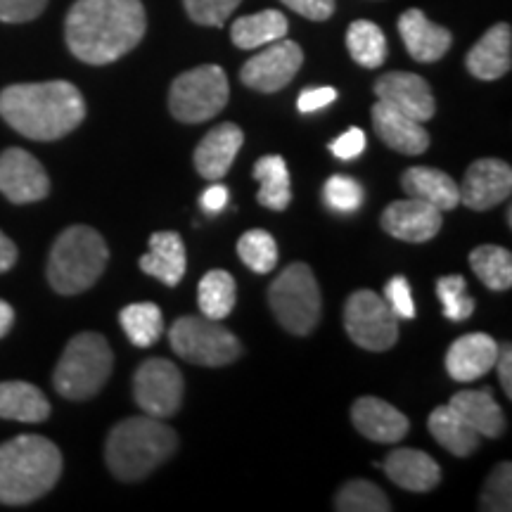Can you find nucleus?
<instances>
[{
	"mask_svg": "<svg viewBox=\"0 0 512 512\" xmlns=\"http://www.w3.org/2000/svg\"><path fill=\"white\" fill-rule=\"evenodd\" d=\"M145 29L140 0H76L64 19V41L76 60L102 67L131 53Z\"/></svg>",
	"mask_w": 512,
	"mask_h": 512,
	"instance_id": "1",
	"label": "nucleus"
},
{
	"mask_svg": "<svg viewBox=\"0 0 512 512\" xmlns=\"http://www.w3.org/2000/svg\"><path fill=\"white\" fill-rule=\"evenodd\" d=\"M0 117L19 136L53 143L81 126L86 100L69 81L15 83L0 91Z\"/></svg>",
	"mask_w": 512,
	"mask_h": 512,
	"instance_id": "2",
	"label": "nucleus"
},
{
	"mask_svg": "<svg viewBox=\"0 0 512 512\" xmlns=\"http://www.w3.org/2000/svg\"><path fill=\"white\" fill-rule=\"evenodd\" d=\"M62 475V453L38 434L0 444V503L27 505L46 496Z\"/></svg>",
	"mask_w": 512,
	"mask_h": 512,
	"instance_id": "3",
	"label": "nucleus"
},
{
	"mask_svg": "<svg viewBox=\"0 0 512 512\" xmlns=\"http://www.w3.org/2000/svg\"><path fill=\"white\" fill-rule=\"evenodd\" d=\"M176 432L152 415L126 418L112 427L105 444V460L121 482H138L174 456Z\"/></svg>",
	"mask_w": 512,
	"mask_h": 512,
	"instance_id": "4",
	"label": "nucleus"
},
{
	"mask_svg": "<svg viewBox=\"0 0 512 512\" xmlns=\"http://www.w3.org/2000/svg\"><path fill=\"white\" fill-rule=\"evenodd\" d=\"M110 261V249L98 230L72 226L55 240L48 259V283L57 294H81L98 283Z\"/></svg>",
	"mask_w": 512,
	"mask_h": 512,
	"instance_id": "5",
	"label": "nucleus"
},
{
	"mask_svg": "<svg viewBox=\"0 0 512 512\" xmlns=\"http://www.w3.org/2000/svg\"><path fill=\"white\" fill-rule=\"evenodd\" d=\"M114 368V354L98 332H79L69 339L57 363L53 384L69 401H86L105 387Z\"/></svg>",
	"mask_w": 512,
	"mask_h": 512,
	"instance_id": "6",
	"label": "nucleus"
},
{
	"mask_svg": "<svg viewBox=\"0 0 512 512\" xmlns=\"http://www.w3.org/2000/svg\"><path fill=\"white\" fill-rule=\"evenodd\" d=\"M268 304L275 320L292 335H309L320 320V287L306 264H290L268 290Z\"/></svg>",
	"mask_w": 512,
	"mask_h": 512,
	"instance_id": "7",
	"label": "nucleus"
},
{
	"mask_svg": "<svg viewBox=\"0 0 512 512\" xmlns=\"http://www.w3.org/2000/svg\"><path fill=\"white\" fill-rule=\"evenodd\" d=\"M171 349L188 363L204 368H221L238 361L242 344L221 320L204 316H183L178 318L169 330Z\"/></svg>",
	"mask_w": 512,
	"mask_h": 512,
	"instance_id": "8",
	"label": "nucleus"
},
{
	"mask_svg": "<svg viewBox=\"0 0 512 512\" xmlns=\"http://www.w3.org/2000/svg\"><path fill=\"white\" fill-rule=\"evenodd\" d=\"M228 76L219 64H202L171 83L169 110L183 124H202L219 117L228 105Z\"/></svg>",
	"mask_w": 512,
	"mask_h": 512,
	"instance_id": "9",
	"label": "nucleus"
},
{
	"mask_svg": "<svg viewBox=\"0 0 512 512\" xmlns=\"http://www.w3.org/2000/svg\"><path fill=\"white\" fill-rule=\"evenodd\" d=\"M344 328L354 344L366 351L392 349L399 339V318L373 290H356L344 304Z\"/></svg>",
	"mask_w": 512,
	"mask_h": 512,
	"instance_id": "10",
	"label": "nucleus"
},
{
	"mask_svg": "<svg viewBox=\"0 0 512 512\" xmlns=\"http://www.w3.org/2000/svg\"><path fill=\"white\" fill-rule=\"evenodd\" d=\"M133 396L145 415L166 420L183 403V375L166 358H147L133 377Z\"/></svg>",
	"mask_w": 512,
	"mask_h": 512,
	"instance_id": "11",
	"label": "nucleus"
},
{
	"mask_svg": "<svg viewBox=\"0 0 512 512\" xmlns=\"http://www.w3.org/2000/svg\"><path fill=\"white\" fill-rule=\"evenodd\" d=\"M304 53L294 41L280 38V41L268 43V48L256 53L252 60L245 62L240 79L247 88L259 93L283 91L299 69H302Z\"/></svg>",
	"mask_w": 512,
	"mask_h": 512,
	"instance_id": "12",
	"label": "nucleus"
},
{
	"mask_svg": "<svg viewBox=\"0 0 512 512\" xmlns=\"http://www.w3.org/2000/svg\"><path fill=\"white\" fill-rule=\"evenodd\" d=\"M0 192L12 204L41 202L50 192V178L31 152L8 147L0 152Z\"/></svg>",
	"mask_w": 512,
	"mask_h": 512,
	"instance_id": "13",
	"label": "nucleus"
},
{
	"mask_svg": "<svg viewBox=\"0 0 512 512\" xmlns=\"http://www.w3.org/2000/svg\"><path fill=\"white\" fill-rule=\"evenodd\" d=\"M460 202L475 211H489L508 202L512 192V169L501 159H477L458 185Z\"/></svg>",
	"mask_w": 512,
	"mask_h": 512,
	"instance_id": "14",
	"label": "nucleus"
},
{
	"mask_svg": "<svg viewBox=\"0 0 512 512\" xmlns=\"http://www.w3.org/2000/svg\"><path fill=\"white\" fill-rule=\"evenodd\" d=\"M377 100L387 102L389 107L399 110L420 124L430 121L437 112L432 88L422 76L411 72H389L375 81Z\"/></svg>",
	"mask_w": 512,
	"mask_h": 512,
	"instance_id": "15",
	"label": "nucleus"
},
{
	"mask_svg": "<svg viewBox=\"0 0 512 512\" xmlns=\"http://www.w3.org/2000/svg\"><path fill=\"white\" fill-rule=\"evenodd\" d=\"M441 214L444 211L432 207L430 202L408 197V200L392 202L382 211V228L396 240L430 242L441 230V221H444Z\"/></svg>",
	"mask_w": 512,
	"mask_h": 512,
	"instance_id": "16",
	"label": "nucleus"
},
{
	"mask_svg": "<svg viewBox=\"0 0 512 512\" xmlns=\"http://www.w3.org/2000/svg\"><path fill=\"white\" fill-rule=\"evenodd\" d=\"M351 422L363 437L377 444H399L411 430L406 415L396 411L392 403L375 399V396H361L351 406Z\"/></svg>",
	"mask_w": 512,
	"mask_h": 512,
	"instance_id": "17",
	"label": "nucleus"
},
{
	"mask_svg": "<svg viewBox=\"0 0 512 512\" xmlns=\"http://www.w3.org/2000/svg\"><path fill=\"white\" fill-rule=\"evenodd\" d=\"M498 347L494 337L486 332L458 337L446 351V370L456 382H475L494 370Z\"/></svg>",
	"mask_w": 512,
	"mask_h": 512,
	"instance_id": "18",
	"label": "nucleus"
},
{
	"mask_svg": "<svg viewBox=\"0 0 512 512\" xmlns=\"http://www.w3.org/2000/svg\"><path fill=\"white\" fill-rule=\"evenodd\" d=\"M242 143H245V133L230 121L211 128L202 138V143L197 145L195 157H192L197 174L207 181H221L238 157Z\"/></svg>",
	"mask_w": 512,
	"mask_h": 512,
	"instance_id": "19",
	"label": "nucleus"
},
{
	"mask_svg": "<svg viewBox=\"0 0 512 512\" xmlns=\"http://www.w3.org/2000/svg\"><path fill=\"white\" fill-rule=\"evenodd\" d=\"M399 34L408 55H411L415 62L425 64L439 62L453 43L451 31L434 24L432 19H427L425 12L418 8L406 10L399 17Z\"/></svg>",
	"mask_w": 512,
	"mask_h": 512,
	"instance_id": "20",
	"label": "nucleus"
},
{
	"mask_svg": "<svg viewBox=\"0 0 512 512\" xmlns=\"http://www.w3.org/2000/svg\"><path fill=\"white\" fill-rule=\"evenodd\" d=\"M373 128L384 145L401 152V155L415 157L430 147V133L425 131L420 121L406 117L382 100L373 105Z\"/></svg>",
	"mask_w": 512,
	"mask_h": 512,
	"instance_id": "21",
	"label": "nucleus"
},
{
	"mask_svg": "<svg viewBox=\"0 0 512 512\" xmlns=\"http://www.w3.org/2000/svg\"><path fill=\"white\" fill-rule=\"evenodd\" d=\"M465 67L479 81H496L512 67L510 24H494L465 57Z\"/></svg>",
	"mask_w": 512,
	"mask_h": 512,
	"instance_id": "22",
	"label": "nucleus"
},
{
	"mask_svg": "<svg viewBox=\"0 0 512 512\" xmlns=\"http://www.w3.org/2000/svg\"><path fill=\"white\" fill-rule=\"evenodd\" d=\"M384 472L396 486L415 494H425V491L437 489L441 482V467L432 456L425 451H415V448H396L384 458Z\"/></svg>",
	"mask_w": 512,
	"mask_h": 512,
	"instance_id": "23",
	"label": "nucleus"
},
{
	"mask_svg": "<svg viewBox=\"0 0 512 512\" xmlns=\"http://www.w3.org/2000/svg\"><path fill=\"white\" fill-rule=\"evenodd\" d=\"M140 271L157 278L159 283L166 287H176L185 275V245L181 235L171 233V230H162L150 238V252L140 256L138 261Z\"/></svg>",
	"mask_w": 512,
	"mask_h": 512,
	"instance_id": "24",
	"label": "nucleus"
},
{
	"mask_svg": "<svg viewBox=\"0 0 512 512\" xmlns=\"http://www.w3.org/2000/svg\"><path fill=\"white\" fill-rule=\"evenodd\" d=\"M448 406L475 430L479 437L498 439L505 432L503 408L491 394V389H465L453 396Z\"/></svg>",
	"mask_w": 512,
	"mask_h": 512,
	"instance_id": "25",
	"label": "nucleus"
},
{
	"mask_svg": "<svg viewBox=\"0 0 512 512\" xmlns=\"http://www.w3.org/2000/svg\"><path fill=\"white\" fill-rule=\"evenodd\" d=\"M401 188L408 197L430 202L439 211H451L460 204L458 183L451 176L430 166H411L401 176Z\"/></svg>",
	"mask_w": 512,
	"mask_h": 512,
	"instance_id": "26",
	"label": "nucleus"
},
{
	"mask_svg": "<svg viewBox=\"0 0 512 512\" xmlns=\"http://www.w3.org/2000/svg\"><path fill=\"white\" fill-rule=\"evenodd\" d=\"M0 418L17 422H43L50 418L46 394L29 382H0Z\"/></svg>",
	"mask_w": 512,
	"mask_h": 512,
	"instance_id": "27",
	"label": "nucleus"
},
{
	"mask_svg": "<svg viewBox=\"0 0 512 512\" xmlns=\"http://www.w3.org/2000/svg\"><path fill=\"white\" fill-rule=\"evenodd\" d=\"M290 22L280 10H264L256 15L238 17L230 29V38L240 50L264 48L268 43L280 41L287 36Z\"/></svg>",
	"mask_w": 512,
	"mask_h": 512,
	"instance_id": "28",
	"label": "nucleus"
},
{
	"mask_svg": "<svg viewBox=\"0 0 512 512\" xmlns=\"http://www.w3.org/2000/svg\"><path fill=\"white\" fill-rule=\"evenodd\" d=\"M427 427H430L432 437L439 441V446H444L448 453L458 458L472 456L479 448V441H482V437L451 406L434 408L430 420H427Z\"/></svg>",
	"mask_w": 512,
	"mask_h": 512,
	"instance_id": "29",
	"label": "nucleus"
},
{
	"mask_svg": "<svg viewBox=\"0 0 512 512\" xmlns=\"http://www.w3.org/2000/svg\"><path fill=\"white\" fill-rule=\"evenodd\" d=\"M254 178L261 183L256 200L266 209L285 211L290 207L292 188H290V169L280 155H266L254 164Z\"/></svg>",
	"mask_w": 512,
	"mask_h": 512,
	"instance_id": "30",
	"label": "nucleus"
},
{
	"mask_svg": "<svg viewBox=\"0 0 512 512\" xmlns=\"http://www.w3.org/2000/svg\"><path fill=\"white\" fill-rule=\"evenodd\" d=\"M235 302H238V287L228 271H209L197 285V306L204 318H228Z\"/></svg>",
	"mask_w": 512,
	"mask_h": 512,
	"instance_id": "31",
	"label": "nucleus"
},
{
	"mask_svg": "<svg viewBox=\"0 0 512 512\" xmlns=\"http://www.w3.org/2000/svg\"><path fill=\"white\" fill-rule=\"evenodd\" d=\"M119 323L121 328H124L126 337L131 339V344H136L140 349H147L162 337L164 313L152 302L128 304L119 311Z\"/></svg>",
	"mask_w": 512,
	"mask_h": 512,
	"instance_id": "32",
	"label": "nucleus"
},
{
	"mask_svg": "<svg viewBox=\"0 0 512 512\" xmlns=\"http://www.w3.org/2000/svg\"><path fill=\"white\" fill-rule=\"evenodd\" d=\"M347 50L356 64L366 69H377L387 60V38L375 22L358 19L347 29Z\"/></svg>",
	"mask_w": 512,
	"mask_h": 512,
	"instance_id": "33",
	"label": "nucleus"
},
{
	"mask_svg": "<svg viewBox=\"0 0 512 512\" xmlns=\"http://www.w3.org/2000/svg\"><path fill=\"white\" fill-rule=\"evenodd\" d=\"M472 271L482 283L494 292H505L512 287V254L496 245H482L470 254Z\"/></svg>",
	"mask_w": 512,
	"mask_h": 512,
	"instance_id": "34",
	"label": "nucleus"
},
{
	"mask_svg": "<svg viewBox=\"0 0 512 512\" xmlns=\"http://www.w3.org/2000/svg\"><path fill=\"white\" fill-rule=\"evenodd\" d=\"M335 510L337 512H389L392 503L384 496L380 486L366 479H354L347 482L335 496Z\"/></svg>",
	"mask_w": 512,
	"mask_h": 512,
	"instance_id": "35",
	"label": "nucleus"
},
{
	"mask_svg": "<svg viewBox=\"0 0 512 512\" xmlns=\"http://www.w3.org/2000/svg\"><path fill=\"white\" fill-rule=\"evenodd\" d=\"M238 256L249 271L266 275L278 264V242L268 230H247L238 242Z\"/></svg>",
	"mask_w": 512,
	"mask_h": 512,
	"instance_id": "36",
	"label": "nucleus"
},
{
	"mask_svg": "<svg viewBox=\"0 0 512 512\" xmlns=\"http://www.w3.org/2000/svg\"><path fill=\"white\" fill-rule=\"evenodd\" d=\"M363 200H366V190L363 185L351 176H330L323 185V202L330 211L339 216H349L361 209Z\"/></svg>",
	"mask_w": 512,
	"mask_h": 512,
	"instance_id": "37",
	"label": "nucleus"
},
{
	"mask_svg": "<svg viewBox=\"0 0 512 512\" xmlns=\"http://www.w3.org/2000/svg\"><path fill=\"white\" fill-rule=\"evenodd\" d=\"M437 297L444 306V316L453 323H463L475 313V299L467 294L463 275H444L437 280Z\"/></svg>",
	"mask_w": 512,
	"mask_h": 512,
	"instance_id": "38",
	"label": "nucleus"
},
{
	"mask_svg": "<svg viewBox=\"0 0 512 512\" xmlns=\"http://www.w3.org/2000/svg\"><path fill=\"white\" fill-rule=\"evenodd\" d=\"M512 494V467L510 463L496 465V470L491 472L486 479L482 496H479V510H494V512H508Z\"/></svg>",
	"mask_w": 512,
	"mask_h": 512,
	"instance_id": "39",
	"label": "nucleus"
},
{
	"mask_svg": "<svg viewBox=\"0 0 512 512\" xmlns=\"http://www.w3.org/2000/svg\"><path fill=\"white\" fill-rule=\"evenodd\" d=\"M242 0H183L192 22L202 27H223Z\"/></svg>",
	"mask_w": 512,
	"mask_h": 512,
	"instance_id": "40",
	"label": "nucleus"
},
{
	"mask_svg": "<svg viewBox=\"0 0 512 512\" xmlns=\"http://www.w3.org/2000/svg\"><path fill=\"white\" fill-rule=\"evenodd\" d=\"M384 302H387L389 309L396 313V318H415L413 292L403 275H394V278L384 285Z\"/></svg>",
	"mask_w": 512,
	"mask_h": 512,
	"instance_id": "41",
	"label": "nucleus"
},
{
	"mask_svg": "<svg viewBox=\"0 0 512 512\" xmlns=\"http://www.w3.org/2000/svg\"><path fill=\"white\" fill-rule=\"evenodd\" d=\"M48 0H0V22L22 24L31 22L46 10Z\"/></svg>",
	"mask_w": 512,
	"mask_h": 512,
	"instance_id": "42",
	"label": "nucleus"
},
{
	"mask_svg": "<svg viewBox=\"0 0 512 512\" xmlns=\"http://www.w3.org/2000/svg\"><path fill=\"white\" fill-rule=\"evenodd\" d=\"M366 133L361 128H349L347 133H342L337 140L330 143V152L342 162H351V159L361 157L366 152Z\"/></svg>",
	"mask_w": 512,
	"mask_h": 512,
	"instance_id": "43",
	"label": "nucleus"
},
{
	"mask_svg": "<svg viewBox=\"0 0 512 512\" xmlns=\"http://www.w3.org/2000/svg\"><path fill=\"white\" fill-rule=\"evenodd\" d=\"M283 5L313 22H325L335 12V0H283Z\"/></svg>",
	"mask_w": 512,
	"mask_h": 512,
	"instance_id": "44",
	"label": "nucleus"
},
{
	"mask_svg": "<svg viewBox=\"0 0 512 512\" xmlns=\"http://www.w3.org/2000/svg\"><path fill=\"white\" fill-rule=\"evenodd\" d=\"M337 100V91L330 86H323V88H306L299 95L297 100V107L302 114H311V112H318V110H325V107L332 105V102Z\"/></svg>",
	"mask_w": 512,
	"mask_h": 512,
	"instance_id": "45",
	"label": "nucleus"
},
{
	"mask_svg": "<svg viewBox=\"0 0 512 512\" xmlns=\"http://www.w3.org/2000/svg\"><path fill=\"white\" fill-rule=\"evenodd\" d=\"M494 368L498 370V380L503 384V392L508 399H512V347L510 344H503L498 347V356Z\"/></svg>",
	"mask_w": 512,
	"mask_h": 512,
	"instance_id": "46",
	"label": "nucleus"
},
{
	"mask_svg": "<svg viewBox=\"0 0 512 512\" xmlns=\"http://www.w3.org/2000/svg\"><path fill=\"white\" fill-rule=\"evenodd\" d=\"M200 204L207 214H219V211L228 204V188L221 183L209 185V188L202 192Z\"/></svg>",
	"mask_w": 512,
	"mask_h": 512,
	"instance_id": "47",
	"label": "nucleus"
},
{
	"mask_svg": "<svg viewBox=\"0 0 512 512\" xmlns=\"http://www.w3.org/2000/svg\"><path fill=\"white\" fill-rule=\"evenodd\" d=\"M17 264V247L8 235L0 230V273H8Z\"/></svg>",
	"mask_w": 512,
	"mask_h": 512,
	"instance_id": "48",
	"label": "nucleus"
},
{
	"mask_svg": "<svg viewBox=\"0 0 512 512\" xmlns=\"http://www.w3.org/2000/svg\"><path fill=\"white\" fill-rule=\"evenodd\" d=\"M12 325H15V309L5 299H0V337L8 335Z\"/></svg>",
	"mask_w": 512,
	"mask_h": 512,
	"instance_id": "49",
	"label": "nucleus"
}]
</instances>
